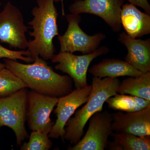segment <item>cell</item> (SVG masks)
Segmentation results:
<instances>
[{"label":"cell","instance_id":"obj_20","mask_svg":"<svg viewBox=\"0 0 150 150\" xmlns=\"http://www.w3.org/2000/svg\"><path fill=\"white\" fill-rule=\"evenodd\" d=\"M48 134L39 131H32L28 142L22 145L21 150H48L52 147V142Z\"/></svg>","mask_w":150,"mask_h":150},{"label":"cell","instance_id":"obj_9","mask_svg":"<svg viewBox=\"0 0 150 150\" xmlns=\"http://www.w3.org/2000/svg\"><path fill=\"white\" fill-rule=\"evenodd\" d=\"M125 0H75L69 7L71 13H89L99 16L114 32L121 30V12Z\"/></svg>","mask_w":150,"mask_h":150},{"label":"cell","instance_id":"obj_10","mask_svg":"<svg viewBox=\"0 0 150 150\" xmlns=\"http://www.w3.org/2000/svg\"><path fill=\"white\" fill-rule=\"evenodd\" d=\"M58 100V98L28 91L27 116L30 130L49 134L54 123L50 115Z\"/></svg>","mask_w":150,"mask_h":150},{"label":"cell","instance_id":"obj_7","mask_svg":"<svg viewBox=\"0 0 150 150\" xmlns=\"http://www.w3.org/2000/svg\"><path fill=\"white\" fill-rule=\"evenodd\" d=\"M30 27L24 23L22 13L10 2L0 11V42L15 48H27L28 41L26 33Z\"/></svg>","mask_w":150,"mask_h":150},{"label":"cell","instance_id":"obj_22","mask_svg":"<svg viewBox=\"0 0 150 150\" xmlns=\"http://www.w3.org/2000/svg\"><path fill=\"white\" fill-rule=\"evenodd\" d=\"M131 4L142 8L146 13L150 14V5L148 0H128Z\"/></svg>","mask_w":150,"mask_h":150},{"label":"cell","instance_id":"obj_25","mask_svg":"<svg viewBox=\"0 0 150 150\" xmlns=\"http://www.w3.org/2000/svg\"><path fill=\"white\" fill-rule=\"evenodd\" d=\"M1 2H0V6H1ZM0 11H1V10H0Z\"/></svg>","mask_w":150,"mask_h":150},{"label":"cell","instance_id":"obj_2","mask_svg":"<svg viewBox=\"0 0 150 150\" xmlns=\"http://www.w3.org/2000/svg\"><path fill=\"white\" fill-rule=\"evenodd\" d=\"M54 2V0H37V6L31 11L33 18L28 24L33 31L29 34L33 38L28 41L27 50L33 60L40 57L45 61L51 60L55 56L53 39L59 35Z\"/></svg>","mask_w":150,"mask_h":150},{"label":"cell","instance_id":"obj_18","mask_svg":"<svg viewBox=\"0 0 150 150\" xmlns=\"http://www.w3.org/2000/svg\"><path fill=\"white\" fill-rule=\"evenodd\" d=\"M110 108L124 112L139 111L150 106V100L128 94H117L105 101Z\"/></svg>","mask_w":150,"mask_h":150},{"label":"cell","instance_id":"obj_15","mask_svg":"<svg viewBox=\"0 0 150 150\" xmlns=\"http://www.w3.org/2000/svg\"><path fill=\"white\" fill-rule=\"evenodd\" d=\"M93 77L100 78L137 77L143 74L125 61L118 59H106L93 65L88 70Z\"/></svg>","mask_w":150,"mask_h":150},{"label":"cell","instance_id":"obj_13","mask_svg":"<svg viewBox=\"0 0 150 150\" xmlns=\"http://www.w3.org/2000/svg\"><path fill=\"white\" fill-rule=\"evenodd\" d=\"M118 40L127 48L126 62L142 73L150 71V38H133L123 32L118 35Z\"/></svg>","mask_w":150,"mask_h":150},{"label":"cell","instance_id":"obj_17","mask_svg":"<svg viewBox=\"0 0 150 150\" xmlns=\"http://www.w3.org/2000/svg\"><path fill=\"white\" fill-rule=\"evenodd\" d=\"M113 141L108 142L107 149L111 150H149L150 136L139 137L127 133H112Z\"/></svg>","mask_w":150,"mask_h":150},{"label":"cell","instance_id":"obj_4","mask_svg":"<svg viewBox=\"0 0 150 150\" xmlns=\"http://www.w3.org/2000/svg\"><path fill=\"white\" fill-rule=\"evenodd\" d=\"M27 88L0 98V128L7 126L13 131L17 146L28 137L25 128L27 116Z\"/></svg>","mask_w":150,"mask_h":150},{"label":"cell","instance_id":"obj_23","mask_svg":"<svg viewBox=\"0 0 150 150\" xmlns=\"http://www.w3.org/2000/svg\"><path fill=\"white\" fill-rule=\"evenodd\" d=\"M63 1L64 0H54L55 2H62V14L63 16H65L64 11V6H63Z\"/></svg>","mask_w":150,"mask_h":150},{"label":"cell","instance_id":"obj_24","mask_svg":"<svg viewBox=\"0 0 150 150\" xmlns=\"http://www.w3.org/2000/svg\"><path fill=\"white\" fill-rule=\"evenodd\" d=\"M6 68L5 65L4 64H3V63H1L0 62V71H1L3 69Z\"/></svg>","mask_w":150,"mask_h":150},{"label":"cell","instance_id":"obj_3","mask_svg":"<svg viewBox=\"0 0 150 150\" xmlns=\"http://www.w3.org/2000/svg\"><path fill=\"white\" fill-rule=\"evenodd\" d=\"M120 83L118 78H92V90L88 99L85 105L76 110L74 116L68 120L65 127L64 140L73 145L79 142L89 119L96 112L103 110L107 99L118 93L117 91Z\"/></svg>","mask_w":150,"mask_h":150},{"label":"cell","instance_id":"obj_8","mask_svg":"<svg viewBox=\"0 0 150 150\" xmlns=\"http://www.w3.org/2000/svg\"><path fill=\"white\" fill-rule=\"evenodd\" d=\"M112 114L107 110L96 112L89 119L85 135L76 144L68 148L71 150H104L107 149L108 138L113 131L111 124Z\"/></svg>","mask_w":150,"mask_h":150},{"label":"cell","instance_id":"obj_16","mask_svg":"<svg viewBox=\"0 0 150 150\" xmlns=\"http://www.w3.org/2000/svg\"><path fill=\"white\" fill-rule=\"evenodd\" d=\"M117 92L150 100V71L123 80L120 82Z\"/></svg>","mask_w":150,"mask_h":150},{"label":"cell","instance_id":"obj_1","mask_svg":"<svg viewBox=\"0 0 150 150\" xmlns=\"http://www.w3.org/2000/svg\"><path fill=\"white\" fill-rule=\"evenodd\" d=\"M6 68L16 75L31 90L59 98L73 91V80L69 76L55 72L45 60L40 57L31 64H23L16 60L5 59Z\"/></svg>","mask_w":150,"mask_h":150},{"label":"cell","instance_id":"obj_12","mask_svg":"<svg viewBox=\"0 0 150 150\" xmlns=\"http://www.w3.org/2000/svg\"><path fill=\"white\" fill-rule=\"evenodd\" d=\"M111 127L115 133L150 136V106L135 112H115L112 114Z\"/></svg>","mask_w":150,"mask_h":150},{"label":"cell","instance_id":"obj_6","mask_svg":"<svg viewBox=\"0 0 150 150\" xmlns=\"http://www.w3.org/2000/svg\"><path fill=\"white\" fill-rule=\"evenodd\" d=\"M109 51V48L103 46L93 53L81 56L75 55L70 52H60L55 55L51 61L57 63L56 70L66 73L71 78L76 88H83L88 86L87 75L91 63L94 59Z\"/></svg>","mask_w":150,"mask_h":150},{"label":"cell","instance_id":"obj_19","mask_svg":"<svg viewBox=\"0 0 150 150\" xmlns=\"http://www.w3.org/2000/svg\"><path fill=\"white\" fill-rule=\"evenodd\" d=\"M24 88H28L26 84L8 69L6 68L0 71V98Z\"/></svg>","mask_w":150,"mask_h":150},{"label":"cell","instance_id":"obj_5","mask_svg":"<svg viewBox=\"0 0 150 150\" xmlns=\"http://www.w3.org/2000/svg\"><path fill=\"white\" fill-rule=\"evenodd\" d=\"M68 22V28L64 35H58L61 52H80L83 54L93 53L98 48L102 40L106 38L104 33L89 35L79 26V15L69 14L66 15Z\"/></svg>","mask_w":150,"mask_h":150},{"label":"cell","instance_id":"obj_21","mask_svg":"<svg viewBox=\"0 0 150 150\" xmlns=\"http://www.w3.org/2000/svg\"><path fill=\"white\" fill-rule=\"evenodd\" d=\"M7 59L12 60H21L26 63H32L33 59L30 57L28 50L19 51H13L4 47L0 44V59Z\"/></svg>","mask_w":150,"mask_h":150},{"label":"cell","instance_id":"obj_14","mask_svg":"<svg viewBox=\"0 0 150 150\" xmlns=\"http://www.w3.org/2000/svg\"><path fill=\"white\" fill-rule=\"evenodd\" d=\"M120 18L121 25L130 37L137 38L150 34V14L141 11L133 4L123 5Z\"/></svg>","mask_w":150,"mask_h":150},{"label":"cell","instance_id":"obj_11","mask_svg":"<svg viewBox=\"0 0 150 150\" xmlns=\"http://www.w3.org/2000/svg\"><path fill=\"white\" fill-rule=\"evenodd\" d=\"M91 90V84L83 88H76L67 95L58 98L54 110L57 118L48 134L49 138L56 139L61 138L64 142L67 122L77 109L87 102Z\"/></svg>","mask_w":150,"mask_h":150}]
</instances>
